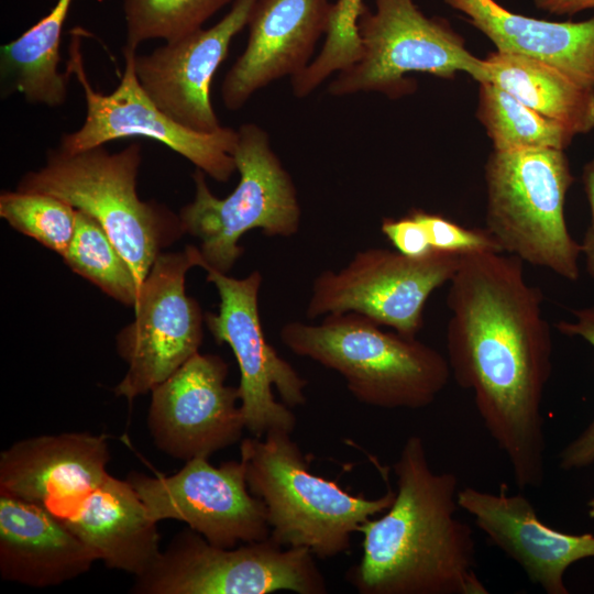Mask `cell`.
<instances>
[{
	"label": "cell",
	"mask_w": 594,
	"mask_h": 594,
	"mask_svg": "<svg viewBox=\"0 0 594 594\" xmlns=\"http://www.w3.org/2000/svg\"><path fill=\"white\" fill-rule=\"evenodd\" d=\"M411 212L426 229L433 250L459 255L477 252L504 253L486 228L470 229L440 215L420 209H414Z\"/></svg>",
	"instance_id": "obj_30"
},
{
	"label": "cell",
	"mask_w": 594,
	"mask_h": 594,
	"mask_svg": "<svg viewBox=\"0 0 594 594\" xmlns=\"http://www.w3.org/2000/svg\"><path fill=\"white\" fill-rule=\"evenodd\" d=\"M537 8L557 15H573L594 9V0H534Z\"/></svg>",
	"instance_id": "obj_33"
},
{
	"label": "cell",
	"mask_w": 594,
	"mask_h": 594,
	"mask_svg": "<svg viewBox=\"0 0 594 594\" xmlns=\"http://www.w3.org/2000/svg\"><path fill=\"white\" fill-rule=\"evenodd\" d=\"M457 501L487 540L547 594H569L564 582L568 568L594 558L593 534H566L546 525L531 502L521 493L509 494L506 483H501L496 493L460 488Z\"/></svg>",
	"instance_id": "obj_18"
},
{
	"label": "cell",
	"mask_w": 594,
	"mask_h": 594,
	"mask_svg": "<svg viewBox=\"0 0 594 594\" xmlns=\"http://www.w3.org/2000/svg\"><path fill=\"white\" fill-rule=\"evenodd\" d=\"M72 2L57 0L37 23L1 46L2 95L20 92L28 102L48 107L66 101L70 76L58 67L62 31Z\"/></svg>",
	"instance_id": "obj_24"
},
{
	"label": "cell",
	"mask_w": 594,
	"mask_h": 594,
	"mask_svg": "<svg viewBox=\"0 0 594 594\" xmlns=\"http://www.w3.org/2000/svg\"><path fill=\"white\" fill-rule=\"evenodd\" d=\"M127 480L152 519L183 521L213 546L270 538L265 505L250 492L241 461L215 466L195 458L172 475L131 472Z\"/></svg>",
	"instance_id": "obj_14"
},
{
	"label": "cell",
	"mask_w": 594,
	"mask_h": 594,
	"mask_svg": "<svg viewBox=\"0 0 594 594\" xmlns=\"http://www.w3.org/2000/svg\"><path fill=\"white\" fill-rule=\"evenodd\" d=\"M233 152L240 180L224 198L216 197L206 174L196 168L194 200L179 211L186 233L200 242V267L227 274L244 250L239 240L250 230L289 238L300 226L301 210L292 176L271 145L267 132L255 123L238 130Z\"/></svg>",
	"instance_id": "obj_7"
},
{
	"label": "cell",
	"mask_w": 594,
	"mask_h": 594,
	"mask_svg": "<svg viewBox=\"0 0 594 594\" xmlns=\"http://www.w3.org/2000/svg\"><path fill=\"white\" fill-rule=\"evenodd\" d=\"M201 267L220 297L218 312L206 314L205 321L216 342L227 343L237 359L245 429L258 438L274 430L292 433L296 417L289 407L306 403L307 381L264 336L257 302L261 273L234 278L210 266Z\"/></svg>",
	"instance_id": "obj_13"
},
{
	"label": "cell",
	"mask_w": 594,
	"mask_h": 594,
	"mask_svg": "<svg viewBox=\"0 0 594 594\" xmlns=\"http://www.w3.org/2000/svg\"><path fill=\"white\" fill-rule=\"evenodd\" d=\"M107 438L63 432L19 440L0 454V493L73 516L110 475Z\"/></svg>",
	"instance_id": "obj_17"
},
{
	"label": "cell",
	"mask_w": 594,
	"mask_h": 594,
	"mask_svg": "<svg viewBox=\"0 0 594 594\" xmlns=\"http://www.w3.org/2000/svg\"><path fill=\"white\" fill-rule=\"evenodd\" d=\"M0 217L16 231L64 256L72 241L76 209L65 200L40 191H2Z\"/></svg>",
	"instance_id": "obj_28"
},
{
	"label": "cell",
	"mask_w": 594,
	"mask_h": 594,
	"mask_svg": "<svg viewBox=\"0 0 594 594\" xmlns=\"http://www.w3.org/2000/svg\"><path fill=\"white\" fill-rule=\"evenodd\" d=\"M331 9L329 0H256L245 50L221 85L224 107L237 111L257 90L301 74L328 31Z\"/></svg>",
	"instance_id": "obj_19"
},
{
	"label": "cell",
	"mask_w": 594,
	"mask_h": 594,
	"mask_svg": "<svg viewBox=\"0 0 594 594\" xmlns=\"http://www.w3.org/2000/svg\"><path fill=\"white\" fill-rule=\"evenodd\" d=\"M463 13L498 52L554 66L594 87V16L554 22L515 13L495 0H444Z\"/></svg>",
	"instance_id": "obj_21"
},
{
	"label": "cell",
	"mask_w": 594,
	"mask_h": 594,
	"mask_svg": "<svg viewBox=\"0 0 594 594\" xmlns=\"http://www.w3.org/2000/svg\"><path fill=\"white\" fill-rule=\"evenodd\" d=\"M477 117L495 151L566 148L575 135L563 124L531 109L510 92L480 82Z\"/></svg>",
	"instance_id": "obj_25"
},
{
	"label": "cell",
	"mask_w": 594,
	"mask_h": 594,
	"mask_svg": "<svg viewBox=\"0 0 594 594\" xmlns=\"http://www.w3.org/2000/svg\"><path fill=\"white\" fill-rule=\"evenodd\" d=\"M364 7L363 0H337L332 3L322 48L301 74L290 78L295 97L309 96L331 75L345 69L360 58L362 46L358 20Z\"/></svg>",
	"instance_id": "obj_29"
},
{
	"label": "cell",
	"mask_w": 594,
	"mask_h": 594,
	"mask_svg": "<svg viewBox=\"0 0 594 594\" xmlns=\"http://www.w3.org/2000/svg\"><path fill=\"white\" fill-rule=\"evenodd\" d=\"M574 320H560L557 329L569 337H580L594 348V306L573 310ZM594 464V418L559 453V468L573 471Z\"/></svg>",
	"instance_id": "obj_31"
},
{
	"label": "cell",
	"mask_w": 594,
	"mask_h": 594,
	"mask_svg": "<svg viewBox=\"0 0 594 594\" xmlns=\"http://www.w3.org/2000/svg\"><path fill=\"white\" fill-rule=\"evenodd\" d=\"M293 353L338 372L361 403L386 409L431 405L451 377L447 358L416 337L386 332L356 312L320 323L290 321L279 332Z\"/></svg>",
	"instance_id": "obj_3"
},
{
	"label": "cell",
	"mask_w": 594,
	"mask_h": 594,
	"mask_svg": "<svg viewBox=\"0 0 594 594\" xmlns=\"http://www.w3.org/2000/svg\"><path fill=\"white\" fill-rule=\"evenodd\" d=\"M461 257L438 250L424 257L378 248L359 251L340 271H323L315 278L306 316L351 311L416 337L428 298L451 280Z\"/></svg>",
	"instance_id": "obj_11"
},
{
	"label": "cell",
	"mask_w": 594,
	"mask_h": 594,
	"mask_svg": "<svg viewBox=\"0 0 594 594\" xmlns=\"http://www.w3.org/2000/svg\"><path fill=\"white\" fill-rule=\"evenodd\" d=\"M141 145L110 153L105 145L79 152L51 148L37 170L28 172L16 189L54 195L105 229L142 285L162 250L185 234L179 215L136 190Z\"/></svg>",
	"instance_id": "obj_5"
},
{
	"label": "cell",
	"mask_w": 594,
	"mask_h": 594,
	"mask_svg": "<svg viewBox=\"0 0 594 594\" xmlns=\"http://www.w3.org/2000/svg\"><path fill=\"white\" fill-rule=\"evenodd\" d=\"M393 470L394 501L360 527L362 557L348 570V582L361 594H488L473 531L457 517L458 476L435 472L416 435Z\"/></svg>",
	"instance_id": "obj_2"
},
{
	"label": "cell",
	"mask_w": 594,
	"mask_h": 594,
	"mask_svg": "<svg viewBox=\"0 0 594 594\" xmlns=\"http://www.w3.org/2000/svg\"><path fill=\"white\" fill-rule=\"evenodd\" d=\"M94 552L41 506L0 493V575L33 587L59 585L89 571Z\"/></svg>",
	"instance_id": "obj_20"
},
{
	"label": "cell",
	"mask_w": 594,
	"mask_h": 594,
	"mask_svg": "<svg viewBox=\"0 0 594 594\" xmlns=\"http://www.w3.org/2000/svg\"><path fill=\"white\" fill-rule=\"evenodd\" d=\"M201 258L199 249L187 245L155 260L133 307L134 320L117 336V351L128 371L114 387L116 396L132 403L199 352L205 316L186 295L185 278Z\"/></svg>",
	"instance_id": "obj_12"
},
{
	"label": "cell",
	"mask_w": 594,
	"mask_h": 594,
	"mask_svg": "<svg viewBox=\"0 0 594 594\" xmlns=\"http://www.w3.org/2000/svg\"><path fill=\"white\" fill-rule=\"evenodd\" d=\"M62 521L109 569L139 576L161 554L157 521L150 517L127 479L109 475L73 516Z\"/></svg>",
	"instance_id": "obj_22"
},
{
	"label": "cell",
	"mask_w": 594,
	"mask_h": 594,
	"mask_svg": "<svg viewBox=\"0 0 594 594\" xmlns=\"http://www.w3.org/2000/svg\"><path fill=\"white\" fill-rule=\"evenodd\" d=\"M485 180L486 229L502 251L576 280L582 245L570 234L564 217L565 196L574 182L564 152L494 150Z\"/></svg>",
	"instance_id": "obj_6"
},
{
	"label": "cell",
	"mask_w": 594,
	"mask_h": 594,
	"mask_svg": "<svg viewBox=\"0 0 594 594\" xmlns=\"http://www.w3.org/2000/svg\"><path fill=\"white\" fill-rule=\"evenodd\" d=\"M234 0H123L125 47L150 40L165 42L202 29L204 23Z\"/></svg>",
	"instance_id": "obj_27"
},
{
	"label": "cell",
	"mask_w": 594,
	"mask_h": 594,
	"mask_svg": "<svg viewBox=\"0 0 594 594\" xmlns=\"http://www.w3.org/2000/svg\"><path fill=\"white\" fill-rule=\"evenodd\" d=\"M542 301L525 277L524 262L498 252L462 255L447 295L451 375L473 394L520 490L540 487L546 476L541 404L552 372V338Z\"/></svg>",
	"instance_id": "obj_1"
},
{
	"label": "cell",
	"mask_w": 594,
	"mask_h": 594,
	"mask_svg": "<svg viewBox=\"0 0 594 594\" xmlns=\"http://www.w3.org/2000/svg\"><path fill=\"white\" fill-rule=\"evenodd\" d=\"M307 548L270 538L221 548L191 528L178 532L153 565L135 576L136 594H324L327 583Z\"/></svg>",
	"instance_id": "obj_9"
},
{
	"label": "cell",
	"mask_w": 594,
	"mask_h": 594,
	"mask_svg": "<svg viewBox=\"0 0 594 594\" xmlns=\"http://www.w3.org/2000/svg\"><path fill=\"white\" fill-rule=\"evenodd\" d=\"M65 264L108 296L134 307L141 284L105 229L91 216L76 210L75 231Z\"/></svg>",
	"instance_id": "obj_26"
},
{
	"label": "cell",
	"mask_w": 594,
	"mask_h": 594,
	"mask_svg": "<svg viewBox=\"0 0 594 594\" xmlns=\"http://www.w3.org/2000/svg\"><path fill=\"white\" fill-rule=\"evenodd\" d=\"M228 364L197 352L151 393L147 428L156 448L185 462L238 442L245 429L239 387L226 384Z\"/></svg>",
	"instance_id": "obj_15"
},
{
	"label": "cell",
	"mask_w": 594,
	"mask_h": 594,
	"mask_svg": "<svg viewBox=\"0 0 594 594\" xmlns=\"http://www.w3.org/2000/svg\"><path fill=\"white\" fill-rule=\"evenodd\" d=\"M583 184L591 207L592 224L594 227V157L583 168Z\"/></svg>",
	"instance_id": "obj_35"
},
{
	"label": "cell",
	"mask_w": 594,
	"mask_h": 594,
	"mask_svg": "<svg viewBox=\"0 0 594 594\" xmlns=\"http://www.w3.org/2000/svg\"><path fill=\"white\" fill-rule=\"evenodd\" d=\"M66 73L75 76L86 100L84 124L61 138L59 148L74 153L124 138L158 141L212 179L226 183L237 170L233 152L238 131L222 127L212 133L189 130L160 110L141 87L134 70L136 50L123 46L124 69L109 95L94 89L86 73L78 30L72 31Z\"/></svg>",
	"instance_id": "obj_10"
},
{
	"label": "cell",
	"mask_w": 594,
	"mask_h": 594,
	"mask_svg": "<svg viewBox=\"0 0 594 594\" xmlns=\"http://www.w3.org/2000/svg\"><path fill=\"white\" fill-rule=\"evenodd\" d=\"M256 0H234L209 29L165 42L134 55L136 78L153 103L185 128L212 133L222 128L210 99L212 77L227 58L233 37L248 26Z\"/></svg>",
	"instance_id": "obj_16"
},
{
	"label": "cell",
	"mask_w": 594,
	"mask_h": 594,
	"mask_svg": "<svg viewBox=\"0 0 594 594\" xmlns=\"http://www.w3.org/2000/svg\"><path fill=\"white\" fill-rule=\"evenodd\" d=\"M587 515L594 519V496L587 502Z\"/></svg>",
	"instance_id": "obj_36"
},
{
	"label": "cell",
	"mask_w": 594,
	"mask_h": 594,
	"mask_svg": "<svg viewBox=\"0 0 594 594\" xmlns=\"http://www.w3.org/2000/svg\"><path fill=\"white\" fill-rule=\"evenodd\" d=\"M582 254L585 257V267L588 275L594 279V227L591 226L583 239Z\"/></svg>",
	"instance_id": "obj_34"
},
{
	"label": "cell",
	"mask_w": 594,
	"mask_h": 594,
	"mask_svg": "<svg viewBox=\"0 0 594 594\" xmlns=\"http://www.w3.org/2000/svg\"><path fill=\"white\" fill-rule=\"evenodd\" d=\"M364 7L358 32L360 58L336 74L328 85L331 96L381 92L391 99L414 91L410 73L452 78L464 72L481 82L484 61L472 55L463 38L438 18H427L414 0H374Z\"/></svg>",
	"instance_id": "obj_8"
},
{
	"label": "cell",
	"mask_w": 594,
	"mask_h": 594,
	"mask_svg": "<svg viewBox=\"0 0 594 594\" xmlns=\"http://www.w3.org/2000/svg\"><path fill=\"white\" fill-rule=\"evenodd\" d=\"M484 61V78L525 105L576 134L594 130V87L530 57L493 52Z\"/></svg>",
	"instance_id": "obj_23"
},
{
	"label": "cell",
	"mask_w": 594,
	"mask_h": 594,
	"mask_svg": "<svg viewBox=\"0 0 594 594\" xmlns=\"http://www.w3.org/2000/svg\"><path fill=\"white\" fill-rule=\"evenodd\" d=\"M240 454L248 487L265 505L270 539L284 548H307L320 559L346 552L352 535L394 501L389 486L371 499L311 473L284 430L243 439Z\"/></svg>",
	"instance_id": "obj_4"
},
{
	"label": "cell",
	"mask_w": 594,
	"mask_h": 594,
	"mask_svg": "<svg viewBox=\"0 0 594 594\" xmlns=\"http://www.w3.org/2000/svg\"><path fill=\"white\" fill-rule=\"evenodd\" d=\"M381 231L396 251L409 257H424L435 250L426 229L410 211L397 219L384 218Z\"/></svg>",
	"instance_id": "obj_32"
}]
</instances>
